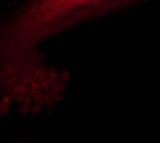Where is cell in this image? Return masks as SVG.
Instances as JSON below:
<instances>
[{
	"mask_svg": "<svg viewBox=\"0 0 160 143\" xmlns=\"http://www.w3.org/2000/svg\"><path fill=\"white\" fill-rule=\"evenodd\" d=\"M140 0H26L0 23V115L39 113L63 99L70 76L39 46L53 34Z\"/></svg>",
	"mask_w": 160,
	"mask_h": 143,
	"instance_id": "6da1fadb",
	"label": "cell"
}]
</instances>
